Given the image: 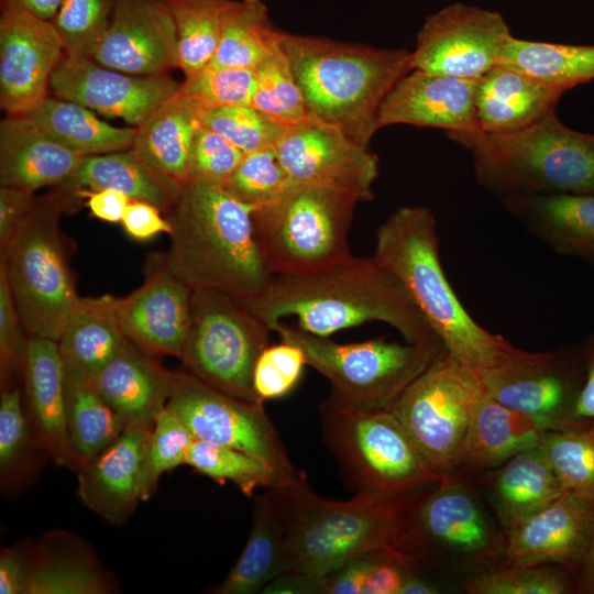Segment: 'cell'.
Returning <instances> with one entry per match:
<instances>
[{
	"mask_svg": "<svg viewBox=\"0 0 594 594\" xmlns=\"http://www.w3.org/2000/svg\"><path fill=\"white\" fill-rule=\"evenodd\" d=\"M243 300L272 331L289 317L319 337L381 321L407 342L443 345L403 284L373 255L312 273L273 275L260 294Z\"/></svg>",
	"mask_w": 594,
	"mask_h": 594,
	"instance_id": "cell-1",
	"label": "cell"
},
{
	"mask_svg": "<svg viewBox=\"0 0 594 594\" xmlns=\"http://www.w3.org/2000/svg\"><path fill=\"white\" fill-rule=\"evenodd\" d=\"M373 256L403 284L447 352L482 382L518 350L480 326L450 285L431 210L403 206L375 232Z\"/></svg>",
	"mask_w": 594,
	"mask_h": 594,
	"instance_id": "cell-2",
	"label": "cell"
},
{
	"mask_svg": "<svg viewBox=\"0 0 594 594\" xmlns=\"http://www.w3.org/2000/svg\"><path fill=\"white\" fill-rule=\"evenodd\" d=\"M254 209L221 185L186 182L167 211V267L193 289L241 299L260 294L273 275L256 238Z\"/></svg>",
	"mask_w": 594,
	"mask_h": 594,
	"instance_id": "cell-3",
	"label": "cell"
},
{
	"mask_svg": "<svg viewBox=\"0 0 594 594\" xmlns=\"http://www.w3.org/2000/svg\"><path fill=\"white\" fill-rule=\"evenodd\" d=\"M308 117L336 125L369 146L382 102L413 70L411 52L376 48L278 31Z\"/></svg>",
	"mask_w": 594,
	"mask_h": 594,
	"instance_id": "cell-4",
	"label": "cell"
},
{
	"mask_svg": "<svg viewBox=\"0 0 594 594\" xmlns=\"http://www.w3.org/2000/svg\"><path fill=\"white\" fill-rule=\"evenodd\" d=\"M267 490L285 528L289 572L311 575L367 552L393 550L409 496L359 492L348 501L327 499L312 491L304 472Z\"/></svg>",
	"mask_w": 594,
	"mask_h": 594,
	"instance_id": "cell-5",
	"label": "cell"
},
{
	"mask_svg": "<svg viewBox=\"0 0 594 594\" xmlns=\"http://www.w3.org/2000/svg\"><path fill=\"white\" fill-rule=\"evenodd\" d=\"M472 152L479 184L499 200L534 194L594 195V134L564 125L556 112L507 134H447Z\"/></svg>",
	"mask_w": 594,
	"mask_h": 594,
	"instance_id": "cell-6",
	"label": "cell"
},
{
	"mask_svg": "<svg viewBox=\"0 0 594 594\" xmlns=\"http://www.w3.org/2000/svg\"><path fill=\"white\" fill-rule=\"evenodd\" d=\"M505 538L472 477L457 473L409 494L394 550L417 570L503 565ZM470 574V575H471Z\"/></svg>",
	"mask_w": 594,
	"mask_h": 594,
	"instance_id": "cell-7",
	"label": "cell"
},
{
	"mask_svg": "<svg viewBox=\"0 0 594 594\" xmlns=\"http://www.w3.org/2000/svg\"><path fill=\"white\" fill-rule=\"evenodd\" d=\"M56 188L35 198L0 261L28 334L54 341L79 298L59 226L63 213L79 198Z\"/></svg>",
	"mask_w": 594,
	"mask_h": 594,
	"instance_id": "cell-8",
	"label": "cell"
},
{
	"mask_svg": "<svg viewBox=\"0 0 594 594\" xmlns=\"http://www.w3.org/2000/svg\"><path fill=\"white\" fill-rule=\"evenodd\" d=\"M319 417L323 443L355 493L406 495L446 480L430 470L391 410L354 407L330 394Z\"/></svg>",
	"mask_w": 594,
	"mask_h": 594,
	"instance_id": "cell-9",
	"label": "cell"
},
{
	"mask_svg": "<svg viewBox=\"0 0 594 594\" xmlns=\"http://www.w3.org/2000/svg\"><path fill=\"white\" fill-rule=\"evenodd\" d=\"M352 195L330 186L292 183L254 209L256 238L272 275L306 274L353 257Z\"/></svg>",
	"mask_w": 594,
	"mask_h": 594,
	"instance_id": "cell-10",
	"label": "cell"
},
{
	"mask_svg": "<svg viewBox=\"0 0 594 594\" xmlns=\"http://www.w3.org/2000/svg\"><path fill=\"white\" fill-rule=\"evenodd\" d=\"M273 332L300 348L307 365L323 375L331 395L363 409L389 410L406 388L446 352L443 345L372 339L339 343L277 322Z\"/></svg>",
	"mask_w": 594,
	"mask_h": 594,
	"instance_id": "cell-11",
	"label": "cell"
},
{
	"mask_svg": "<svg viewBox=\"0 0 594 594\" xmlns=\"http://www.w3.org/2000/svg\"><path fill=\"white\" fill-rule=\"evenodd\" d=\"M272 332L243 299L210 288L193 289L190 323L179 360L184 370L208 385L263 403L253 386V372Z\"/></svg>",
	"mask_w": 594,
	"mask_h": 594,
	"instance_id": "cell-12",
	"label": "cell"
},
{
	"mask_svg": "<svg viewBox=\"0 0 594 594\" xmlns=\"http://www.w3.org/2000/svg\"><path fill=\"white\" fill-rule=\"evenodd\" d=\"M483 389L479 376L446 351L389 409L430 470L441 477L461 471L473 411Z\"/></svg>",
	"mask_w": 594,
	"mask_h": 594,
	"instance_id": "cell-13",
	"label": "cell"
},
{
	"mask_svg": "<svg viewBox=\"0 0 594 594\" xmlns=\"http://www.w3.org/2000/svg\"><path fill=\"white\" fill-rule=\"evenodd\" d=\"M166 407L195 439L231 447L265 462L277 484L301 473L292 463L263 403L228 395L183 369L174 371Z\"/></svg>",
	"mask_w": 594,
	"mask_h": 594,
	"instance_id": "cell-14",
	"label": "cell"
},
{
	"mask_svg": "<svg viewBox=\"0 0 594 594\" xmlns=\"http://www.w3.org/2000/svg\"><path fill=\"white\" fill-rule=\"evenodd\" d=\"M585 370L578 345L543 352L518 349L481 383L498 403L540 421L548 430L571 426Z\"/></svg>",
	"mask_w": 594,
	"mask_h": 594,
	"instance_id": "cell-15",
	"label": "cell"
},
{
	"mask_svg": "<svg viewBox=\"0 0 594 594\" xmlns=\"http://www.w3.org/2000/svg\"><path fill=\"white\" fill-rule=\"evenodd\" d=\"M512 36L501 13L452 3L425 20L411 52L413 69L477 79L498 66Z\"/></svg>",
	"mask_w": 594,
	"mask_h": 594,
	"instance_id": "cell-16",
	"label": "cell"
},
{
	"mask_svg": "<svg viewBox=\"0 0 594 594\" xmlns=\"http://www.w3.org/2000/svg\"><path fill=\"white\" fill-rule=\"evenodd\" d=\"M275 147L292 183L334 187L358 201L373 199L378 158L340 128L308 117L285 128Z\"/></svg>",
	"mask_w": 594,
	"mask_h": 594,
	"instance_id": "cell-17",
	"label": "cell"
},
{
	"mask_svg": "<svg viewBox=\"0 0 594 594\" xmlns=\"http://www.w3.org/2000/svg\"><path fill=\"white\" fill-rule=\"evenodd\" d=\"M65 57L52 21L16 9L0 18V105L25 116L47 98L52 74Z\"/></svg>",
	"mask_w": 594,
	"mask_h": 594,
	"instance_id": "cell-18",
	"label": "cell"
},
{
	"mask_svg": "<svg viewBox=\"0 0 594 594\" xmlns=\"http://www.w3.org/2000/svg\"><path fill=\"white\" fill-rule=\"evenodd\" d=\"M50 88L57 98L138 127L176 95L180 84L164 74L131 75L92 58L65 56L52 74Z\"/></svg>",
	"mask_w": 594,
	"mask_h": 594,
	"instance_id": "cell-19",
	"label": "cell"
},
{
	"mask_svg": "<svg viewBox=\"0 0 594 594\" xmlns=\"http://www.w3.org/2000/svg\"><path fill=\"white\" fill-rule=\"evenodd\" d=\"M191 295L193 288L167 267L164 256H154L143 284L117 298L122 333L152 355L179 359L190 323Z\"/></svg>",
	"mask_w": 594,
	"mask_h": 594,
	"instance_id": "cell-20",
	"label": "cell"
},
{
	"mask_svg": "<svg viewBox=\"0 0 594 594\" xmlns=\"http://www.w3.org/2000/svg\"><path fill=\"white\" fill-rule=\"evenodd\" d=\"M594 536V502L565 493L504 531L503 565L551 564L575 574Z\"/></svg>",
	"mask_w": 594,
	"mask_h": 594,
	"instance_id": "cell-21",
	"label": "cell"
},
{
	"mask_svg": "<svg viewBox=\"0 0 594 594\" xmlns=\"http://www.w3.org/2000/svg\"><path fill=\"white\" fill-rule=\"evenodd\" d=\"M91 58L138 76L178 67L176 29L166 0H116L108 30Z\"/></svg>",
	"mask_w": 594,
	"mask_h": 594,
	"instance_id": "cell-22",
	"label": "cell"
},
{
	"mask_svg": "<svg viewBox=\"0 0 594 594\" xmlns=\"http://www.w3.org/2000/svg\"><path fill=\"white\" fill-rule=\"evenodd\" d=\"M477 79L413 69L382 102L378 129L392 124H411L443 129L447 134L477 131Z\"/></svg>",
	"mask_w": 594,
	"mask_h": 594,
	"instance_id": "cell-23",
	"label": "cell"
},
{
	"mask_svg": "<svg viewBox=\"0 0 594 594\" xmlns=\"http://www.w3.org/2000/svg\"><path fill=\"white\" fill-rule=\"evenodd\" d=\"M153 425H127L109 447L76 471L80 501L110 524L129 520L141 502L139 477Z\"/></svg>",
	"mask_w": 594,
	"mask_h": 594,
	"instance_id": "cell-24",
	"label": "cell"
},
{
	"mask_svg": "<svg viewBox=\"0 0 594 594\" xmlns=\"http://www.w3.org/2000/svg\"><path fill=\"white\" fill-rule=\"evenodd\" d=\"M22 398L26 416L50 459L76 472L81 462L67 430L64 363L57 341L29 336Z\"/></svg>",
	"mask_w": 594,
	"mask_h": 594,
	"instance_id": "cell-25",
	"label": "cell"
},
{
	"mask_svg": "<svg viewBox=\"0 0 594 594\" xmlns=\"http://www.w3.org/2000/svg\"><path fill=\"white\" fill-rule=\"evenodd\" d=\"M564 92L520 70L498 65L477 79V132L507 134L527 129L556 112Z\"/></svg>",
	"mask_w": 594,
	"mask_h": 594,
	"instance_id": "cell-26",
	"label": "cell"
},
{
	"mask_svg": "<svg viewBox=\"0 0 594 594\" xmlns=\"http://www.w3.org/2000/svg\"><path fill=\"white\" fill-rule=\"evenodd\" d=\"M501 201L513 218L549 248L594 267L593 194H534Z\"/></svg>",
	"mask_w": 594,
	"mask_h": 594,
	"instance_id": "cell-27",
	"label": "cell"
},
{
	"mask_svg": "<svg viewBox=\"0 0 594 594\" xmlns=\"http://www.w3.org/2000/svg\"><path fill=\"white\" fill-rule=\"evenodd\" d=\"M84 156L48 138L26 116L0 122V185L34 193L61 187L76 172Z\"/></svg>",
	"mask_w": 594,
	"mask_h": 594,
	"instance_id": "cell-28",
	"label": "cell"
},
{
	"mask_svg": "<svg viewBox=\"0 0 594 594\" xmlns=\"http://www.w3.org/2000/svg\"><path fill=\"white\" fill-rule=\"evenodd\" d=\"M174 371L125 340L117 355L94 377V384L125 424L151 422L170 396Z\"/></svg>",
	"mask_w": 594,
	"mask_h": 594,
	"instance_id": "cell-29",
	"label": "cell"
},
{
	"mask_svg": "<svg viewBox=\"0 0 594 594\" xmlns=\"http://www.w3.org/2000/svg\"><path fill=\"white\" fill-rule=\"evenodd\" d=\"M476 476L504 531L566 493L539 446Z\"/></svg>",
	"mask_w": 594,
	"mask_h": 594,
	"instance_id": "cell-30",
	"label": "cell"
},
{
	"mask_svg": "<svg viewBox=\"0 0 594 594\" xmlns=\"http://www.w3.org/2000/svg\"><path fill=\"white\" fill-rule=\"evenodd\" d=\"M547 430L537 419L498 403L483 389L473 411L460 473L474 477L493 470L538 446Z\"/></svg>",
	"mask_w": 594,
	"mask_h": 594,
	"instance_id": "cell-31",
	"label": "cell"
},
{
	"mask_svg": "<svg viewBox=\"0 0 594 594\" xmlns=\"http://www.w3.org/2000/svg\"><path fill=\"white\" fill-rule=\"evenodd\" d=\"M183 185L154 169L131 147L84 156L74 175L61 187L72 193L114 189L131 201L150 202L167 212L178 199Z\"/></svg>",
	"mask_w": 594,
	"mask_h": 594,
	"instance_id": "cell-32",
	"label": "cell"
},
{
	"mask_svg": "<svg viewBox=\"0 0 594 594\" xmlns=\"http://www.w3.org/2000/svg\"><path fill=\"white\" fill-rule=\"evenodd\" d=\"M289 570L285 528L266 488L263 495L255 498L253 522L241 556L212 593H262L271 582Z\"/></svg>",
	"mask_w": 594,
	"mask_h": 594,
	"instance_id": "cell-33",
	"label": "cell"
},
{
	"mask_svg": "<svg viewBox=\"0 0 594 594\" xmlns=\"http://www.w3.org/2000/svg\"><path fill=\"white\" fill-rule=\"evenodd\" d=\"M112 295L79 297L57 341L64 367L91 378L121 350L127 338Z\"/></svg>",
	"mask_w": 594,
	"mask_h": 594,
	"instance_id": "cell-34",
	"label": "cell"
},
{
	"mask_svg": "<svg viewBox=\"0 0 594 594\" xmlns=\"http://www.w3.org/2000/svg\"><path fill=\"white\" fill-rule=\"evenodd\" d=\"M111 586L94 557L73 536L51 534L32 546L25 594H106Z\"/></svg>",
	"mask_w": 594,
	"mask_h": 594,
	"instance_id": "cell-35",
	"label": "cell"
},
{
	"mask_svg": "<svg viewBox=\"0 0 594 594\" xmlns=\"http://www.w3.org/2000/svg\"><path fill=\"white\" fill-rule=\"evenodd\" d=\"M198 110L179 92L135 128L132 148L157 172L185 184Z\"/></svg>",
	"mask_w": 594,
	"mask_h": 594,
	"instance_id": "cell-36",
	"label": "cell"
},
{
	"mask_svg": "<svg viewBox=\"0 0 594 594\" xmlns=\"http://www.w3.org/2000/svg\"><path fill=\"white\" fill-rule=\"evenodd\" d=\"M48 138L82 156L131 148L134 128H118L92 110L69 100L45 98L25 114Z\"/></svg>",
	"mask_w": 594,
	"mask_h": 594,
	"instance_id": "cell-37",
	"label": "cell"
},
{
	"mask_svg": "<svg viewBox=\"0 0 594 594\" xmlns=\"http://www.w3.org/2000/svg\"><path fill=\"white\" fill-rule=\"evenodd\" d=\"M45 458L23 405L22 388H2L0 394V484L2 494L14 497L37 476Z\"/></svg>",
	"mask_w": 594,
	"mask_h": 594,
	"instance_id": "cell-38",
	"label": "cell"
},
{
	"mask_svg": "<svg viewBox=\"0 0 594 594\" xmlns=\"http://www.w3.org/2000/svg\"><path fill=\"white\" fill-rule=\"evenodd\" d=\"M64 377L67 430L82 465L109 447L127 425L98 393L94 378L65 367Z\"/></svg>",
	"mask_w": 594,
	"mask_h": 594,
	"instance_id": "cell-39",
	"label": "cell"
},
{
	"mask_svg": "<svg viewBox=\"0 0 594 594\" xmlns=\"http://www.w3.org/2000/svg\"><path fill=\"white\" fill-rule=\"evenodd\" d=\"M498 65L564 89L594 79V45H570L512 36Z\"/></svg>",
	"mask_w": 594,
	"mask_h": 594,
	"instance_id": "cell-40",
	"label": "cell"
},
{
	"mask_svg": "<svg viewBox=\"0 0 594 594\" xmlns=\"http://www.w3.org/2000/svg\"><path fill=\"white\" fill-rule=\"evenodd\" d=\"M278 46V30L262 0H231L216 54L208 65L255 69Z\"/></svg>",
	"mask_w": 594,
	"mask_h": 594,
	"instance_id": "cell-41",
	"label": "cell"
},
{
	"mask_svg": "<svg viewBox=\"0 0 594 594\" xmlns=\"http://www.w3.org/2000/svg\"><path fill=\"white\" fill-rule=\"evenodd\" d=\"M172 13L178 48V68L185 78L213 58L223 18L231 0H166Z\"/></svg>",
	"mask_w": 594,
	"mask_h": 594,
	"instance_id": "cell-42",
	"label": "cell"
},
{
	"mask_svg": "<svg viewBox=\"0 0 594 594\" xmlns=\"http://www.w3.org/2000/svg\"><path fill=\"white\" fill-rule=\"evenodd\" d=\"M538 446L565 492L594 502V418L547 430Z\"/></svg>",
	"mask_w": 594,
	"mask_h": 594,
	"instance_id": "cell-43",
	"label": "cell"
},
{
	"mask_svg": "<svg viewBox=\"0 0 594 594\" xmlns=\"http://www.w3.org/2000/svg\"><path fill=\"white\" fill-rule=\"evenodd\" d=\"M186 464L218 484L228 482L249 497L278 483L273 470L262 460L241 450L194 439Z\"/></svg>",
	"mask_w": 594,
	"mask_h": 594,
	"instance_id": "cell-44",
	"label": "cell"
},
{
	"mask_svg": "<svg viewBox=\"0 0 594 594\" xmlns=\"http://www.w3.org/2000/svg\"><path fill=\"white\" fill-rule=\"evenodd\" d=\"M255 72V91L251 106L266 113L284 128L308 118L306 103L279 42Z\"/></svg>",
	"mask_w": 594,
	"mask_h": 594,
	"instance_id": "cell-45",
	"label": "cell"
},
{
	"mask_svg": "<svg viewBox=\"0 0 594 594\" xmlns=\"http://www.w3.org/2000/svg\"><path fill=\"white\" fill-rule=\"evenodd\" d=\"M468 594H573L574 574L559 565H501L469 575Z\"/></svg>",
	"mask_w": 594,
	"mask_h": 594,
	"instance_id": "cell-46",
	"label": "cell"
},
{
	"mask_svg": "<svg viewBox=\"0 0 594 594\" xmlns=\"http://www.w3.org/2000/svg\"><path fill=\"white\" fill-rule=\"evenodd\" d=\"M194 439L186 426L167 407L155 418L140 471L141 502H146L155 494L163 473L186 464Z\"/></svg>",
	"mask_w": 594,
	"mask_h": 594,
	"instance_id": "cell-47",
	"label": "cell"
},
{
	"mask_svg": "<svg viewBox=\"0 0 594 594\" xmlns=\"http://www.w3.org/2000/svg\"><path fill=\"white\" fill-rule=\"evenodd\" d=\"M116 0H65L52 20L72 58H91L111 21Z\"/></svg>",
	"mask_w": 594,
	"mask_h": 594,
	"instance_id": "cell-48",
	"label": "cell"
},
{
	"mask_svg": "<svg viewBox=\"0 0 594 594\" xmlns=\"http://www.w3.org/2000/svg\"><path fill=\"white\" fill-rule=\"evenodd\" d=\"M199 122L244 153L276 145L285 128L251 105H229L199 113Z\"/></svg>",
	"mask_w": 594,
	"mask_h": 594,
	"instance_id": "cell-49",
	"label": "cell"
},
{
	"mask_svg": "<svg viewBox=\"0 0 594 594\" xmlns=\"http://www.w3.org/2000/svg\"><path fill=\"white\" fill-rule=\"evenodd\" d=\"M255 72L249 68L207 65L185 78L178 92L200 113L229 105H251Z\"/></svg>",
	"mask_w": 594,
	"mask_h": 594,
	"instance_id": "cell-50",
	"label": "cell"
},
{
	"mask_svg": "<svg viewBox=\"0 0 594 594\" xmlns=\"http://www.w3.org/2000/svg\"><path fill=\"white\" fill-rule=\"evenodd\" d=\"M290 184L273 145L245 153L223 187L242 202L257 208L276 199Z\"/></svg>",
	"mask_w": 594,
	"mask_h": 594,
	"instance_id": "cell-51",
	"label": "cell"
},
{
	"mask_svg": "<svg viewBox=\"0 0 594 594\" xmlns=\"http://www.w3.org/2000/svg\"><path fill=\"white\" fill-rule=\"evenodd\" d=\"M306 365V356L297 345L282 340L268 345L258 356L253 372V386L261 402L289 394Z\"/></svg>",
	"mask_w": 594,
	"mask_h": 594,
	"instance_id": "cell-52",
	"label": "cell"
},
{
	"mask_svg": "<svg viewBox=\"0 0 594 594\" xmlns=\"http://www.w3.org/2000/svg\"><path fill=\"white\" fill-rule=\"evenodd\" d=\"M244 154L223 136L200 123L191 142L188 180L223 186Z\"/></svg>",
	"mask_w": 594,
	"mask_h": 594,
	"instance_id": "cell-53",
	"label": "cell"
},
{
	"mask_svg": "<svg viewBox=\"0 0 594 594\" xmlns=\"http://www.w3.org/2000/svg\"><path fill=\"white\" fill-rule=\"evenodd\" d=\"M29 334L15 306L7 274L0 265V381L1 389L23 376Z\"/></svg>",
	"mask_w": 594,
	"mask_h": 594,
	"instance_id": "cell-54",
	"label": "cell"
},
{
	"mask_svg": "<svg viewBox=\"0 0 594 594\" xmlns=\"http://www.w3.org/2000/svg\"><path fill=\"white\" fill-rule=\"evenodd\" d=\"M380 551L358 556L334 571L321 575V594H363L365 581Z\"/></svg>",
	"mask_w": 594,
	"mask_h": 594,
	"instance_id": "cell-55",
	"label": "cell"
},
{
	"mask_svg": "<svg viewBox=\"0 0 594 594\" xmlns=\"http://www.w3.org/2000/svg\"><path fill=\"white\" fill-rule=\"evenodd\" d=\"M33 193L0 187V252L3 254L15 238L34 204Z\"/></svg>",
	"mask_w": 594,
	"mask_h": 594,
	"instance_id": "cell-56",
	"label": "cell"
},
{
	"mask_svg": "<svg viewBox=\"0 0 594 594\" xmlns=\"http://www.w3.org/2000/svg\"><path fill=\"white\" fill-rule=\"evenodd\" d=\"M162 210L145 201H130L121 224L125 233L135 240L144 241L160 233L169 234L172 226L163 218Z\"/></svg>",
	"mask_w": 594,
	"mask_h": 594,
	"instance_id": "cell-57",
	"label": "cell"
},
{
	"mask_svg": "<svg viewBox=\"0 0 594 594\" xmlns=\"http://www.w3.org/2000/svg\"><path fill=\"white\" fill-rule=\"evenodd\" d=\"M32 547L16 544L6 548L0 553V593L25 594Z\"/></svg>",
	"mask_w": 594,
	"mask_h": 594,
	"instance_id": "cell-58",
	"label": "cell"
},
{
	"mask_svg": "<svg viewBox=\"0 0 594 594\" xmlns=\"http://www.w3.org/2000/svg\"><path fill=\"white\" fill-rule=\"evenodd\" d=\"M78 198H86V205L92 217L111 223L121 222L130 204V198L114 189L80 190L73 193Z\"/></svg>",
	"mask_w": 594,
	"mask_h": 594,
	"instance_id": "cell-59",
	"label": "cell"
},
{
	"mask_svg": "<svg viewBox=\"0 0 594 594\" xmlns=\"http://www.w3.org/2000/svg\"><path fill=\"white\" fill-rule=\"evenodd\" d=\"M578 348L583 360L585 376L573 409V421L594 418V332L584 338Z\"/></svg>",
	"mask_w": 594,
	"mask_h": 594,
	"instance_id": "cell-60",
	"label": "cell"
},
{
	"mask_svg": "<svg viewBox=\"0 0 594 594\" xmlns=\"http://www.w3.org/2000/svg\"><path fill=\"white\" fill-rule=\"evenodd\" d=\"M321 575L285 573L271 582L262 594H321Z\"/></svg>",
	"mask_w": 594,
	"mask_h": 594,
	"instance_id": "cell-61",
	"label": "cell"
},
{
	"mask_svg": "<svg viewBox=\"0 0 594 594\" xmlns=\"http://www.w3.org/2000/svg\"><path fill=\"white\" fill-rule=\"evenodd\" d=\"M65 0H1L2 9L25 11L43 20L52 21Z\"/></svg>",
	"mask_w": 594,
	"mask_h": 594,
	"instance_id": "cell-62",
	"label": "cell"
},
{
	"mask_svg": "<svg viewBox=\"0 0 594 594\" xmlns=\"http://www.w3.org/2000/svg\"><path fill=\"white\" fill-rule=\"evenodd\" d=\"M573 594H594V536L584 561L574 574Z\"/></svg>",
	"mask_w": 594,
	"mask_h": 594,
	"instance_id": "cell-63",
	"label": "cell"
},
{
	"mask_svg": "<svg viewBox=\"0 0 594 594\" xmlns=\"http://www.w3.org/2000/svg\"><path fill=\"white\" fill-rule=\"evenodd\" d=\"M418 570L413 568L408 571L399 594H438L440 590L430 581L422 578Z\"/></svg>",
	"mask_w": 594,
	"mask_h": 594,
	"instance_id": "cell-64",
	"label": "cell"
}]
</instances>
